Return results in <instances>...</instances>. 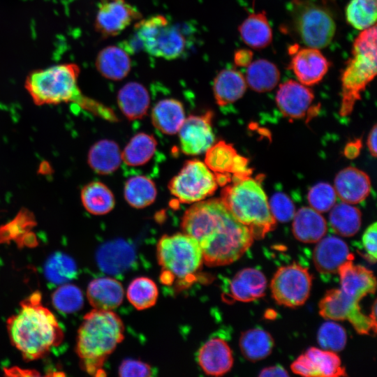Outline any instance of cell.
Segmentation results:
<instances>
[{"mask_svg":"<svg viewBox=\"0 0 377 377\" xmlns=\"http://www.w3.org/2000/svg\"><path fill=\"white\" fill-rule=\"evenodd\" d=\"M157 194L155 184L145 176L129 178L124 186V198L126 202L136 209L145 208L151 205Z\"/></svg>","mask_w":377,"mask_h":377,"instance_id":"obj_38","label":"cell"},{"mask_svg":"<svg viewBox=\"0 0 377 377\" xmlns=\"http://www.w3.org/2000/svg\"><path fill=\"white\" fill-rule=\"evenodd\" d=\"M157 142L153 135L139 133L134 135L121 153V161L129 166L146 164L154 156Z\"/></svg>","mask_w":377,"mask_h":377,"instance_id":"obj_37","label":"cell"},{"mask_svg":"<svg viewBox=\"0 0 377 377\" xmlns=\"http://www.w3.org/2000/svg\"><path fill=\"white\" fill-rule=\"evenodd\" d=\"M333 230L342 237H352L360 230L362 222L360 211L346 202L334 205L329 216Z\"/></svg>","mask_w":377,"mask_h":377,"instance_id":"obj_36","label":"cell"},{"mask_svg":"<svg viewBox=\"0 0 377 377\" xmlns=\"http://www.w3.org/2000/svg\"><path fill=\"white\" fill-rule=\"evenodd\" d=\"M198 361L205 374L220 376L231 369L233 357L228 343L221 338L214 337L200 347Z\"/></svg>","mask_w":377,"mask_h":377,"instance_id":"obj_22","label":"cell"},{"mask_svg":"<svg viewBox=\"0 0 377 377\" xmlns=\"http://www.w3.org/2000/svg\"><path fill=\"white\" fill-rule=\"evenodd\" d=\"M124 290L121 283L111 277H101L88 285L87 296L96 309L112 310L122 302Z\"/></svg>","mask_w":377,"mask_h":377,"instance_id":"obj_24","label":"cell"},{"mask_svg":"<svg viewBox=\"0 0 377 377\" xmlns=\"http://www.w3.org/2000/svg\"><path fill=\"white\" fill-rule=\"evenodd\" d=\"M81 201L85 209L94 215H104L115 205L112 192L101 182H91L81 190Z\"/></svg>","mask_w":377,"mask_h":377,"instance_id":"obj_34","label":"cell"},{"mask_svg":"<svg viewBox=\"0 0 377 377\" xmlns=\"http://www.w3.org/2000/svg\"><path fill=\"white\" fill-rule=\"evenodd\" d=\"M212 112L191 115L185 119L178 133L182 151L189 156L205 152L214 143L212 128Z\"/></svg>","mask_w":377,"mask_h":377,"instance_id":"obj_15","label":"cell"},{"mask_svg":"<svg viewBox=\"0 0 377 377\" xmlns=\"http://www.w3.org/2000/svg\"><path fill=\"white\" fill-rule=\"evenodd\" d=\"M135 29L144 50L150 55L172 60L180 57L185 50L184 34L163 15L142 20Z\"/></svg>","mask_w":377,"mask_h":377,"instance_id":"obj_9","label":"cell"},{"mask_svg":"<svg viewBox=\"0 0 377 377\" xmlns=\"http://www.w3.org/2000/svg\"><path fill=\"white\" fill-rule=\"evenodd\" d=\"M287 371L281 365L266 367L261 370L259 376H288Z\"/></svg>","mask_w":377,"mask_h":377,"instance_id":"obj_50","label":"cell"},{"mask_svg":"<svg viewBox=\"0 0 377 377\" xmlns=\"http://www.w3.org/2000/svg\"><path fill=\"white\" fill-rule=\"evenodd\" d=\"M131 247L121 240L102 245L96 254L100 268L110 274H117L126 270L133 260Z\"/></svg>","mask_w":377,"mask_h":377,"instance_id":"obj_31","label":"cell"},{"mask_svg":"<svg viewBox=\"0 0 377 377\" xmlns=\"http://www.w3.org/2000/svg\"><path fill=\"white\" fill-rule=\"evenodd\" d=\"M156 256L165 272L180 279L195 274L204 263L198 242L184 232L162 236L156 246Z\"/></svg>","mask_w":377,"mask_h":377,"instance_id":"obj_8","label":"cell"},{"mask_svg":"<svg viewBox=\"0 0 377 377\" xmlns=\"http://www.w3.org/2000/svg\"><path fill=\"white\" fill-rule=\"evenodd\" d=\"M376 24L361 31L355 39L351 57L341 77L339 114H351L362 93L376 75Z\"/></svg>","mask_w":377,"mask_h":377,"instance_id":"obj_5","label":"cell"},{"mask_svg":"<svg viewBox=\"0 0 377 377\" xmlns=\"http://www.w3.org/2000/svg\"><path fill=\"white\" fill-rule=\"evenodd\" d=\"M205 153V163L215 176H227L232 182L251 174L248 158L239 155L231 144L220 140Z\"/></svg>","mask_w":377,"mask_h":377,"instance_id":"obj_13","label":"cell"},{"mask_svg":"<svg viewBox=\"0 0 377 377\" xmlns=\"http://www.w3.org/2000/svg\"><path fill=\"white\" fill-rule=\"evenodd\" d=\"M238 31L243 42L254 50L265 48L272 41V29L265 10L251 13Z\"/></svg>","mask_w":377,"mask_h":377,"instance_id":"obj_27","label":"cell"},{"mask_svg":"<svg viewBox=\"0 0 377 377\" xmlns=\"http://www.w3.org/2000/svg\"><path fill=\"white\" fill-rule=\"evenodd\" d=\"M7 330L11 343L27 361L46 356L64 337L54 315L43 305L39 291L21 302L20 311L7 320Z\"/></svg>","mask_w":377,"mask_h":377,"instance_id":"obj_2","label":"cell"},{"mask_svg":"<svg viewBox=\"0 0 377 377\" xmlns=\"http://www.w3.org/2000/svg\"><path fill=\"white\" fill-rule=\"evenodd\" d=\"M152 374L153 370L148 364L133 359L124 360L119 367V375L123 377H147Z\"/></svg>","mask_w":377,"mask_h":377,"instance_id":"obj_46","label":"cell"},{"mask_svg":"<svg viewBox=\"0 0 377 377\" xmlns=\"http://www.w3.org/2000/svg\"><path fill=\"white\" fill-rule=\"evenodd\" d=\"M80 69L75 64L54 65L31 71L25 80V89L38 105L83 101L77 78Z\"/></svg>","mask_w":377,"mask_h":377,"instance_id":"obj_6","label":"cell"},{"mask_svg":"<svg viewBox=\"0 0 377 377\" xmlns=\"http://www.w3.org/2000/svg\"><path fill=\"white\" fill-rule=\"evenodd\" d=\"M183 232L193 237L209 267L227 265L239 259L250 248V230L232 215L221 198L203 200L186 210L181 223Z\"/></svg>","mask_w":377,"mask_h":377,"instance_id":"obj_1","label":"cell"},{"mask_svg":"<svg viewBox=\"0 0 377 377\" xmlns=\"http://www.w3.org/2000/svg\"><path fill=\"white\" fill-rule=\"evenodd\" d=\"M253 54L249 49H241L235 52L234 62L239 67H247L253 61Z\"/></svg>","mask_w":377,"mask_h":377,"instance_id":"obj_48","label":"cell"},{"mask_svg":"<svg viewBox=\"0 0 377 377\" xmlns=\"http://www.w3.org/2000/svg\"><path fill=\"white\" fill-rule=\"evenodd\" d=\"M46 279L57 285L67 283L77 274V265L69 256L58 252L50 256L44 266Z\"/></svg>","mask_w":377,"mask_h":377,"instance_id":"obj_39","label":"cell"},{"mask_svg":"<svg viewBox=\"0 0 377 377\" xmlns=\"http://www.w3.org/2000/svg\"><path fill=\"white\" fill-rule=\"evenodd\" d=\"M269 210L276 221L288 222L295 214V208L292 200L284 193H276L268 202Z\"/></svg>","mask_w":377,"mask_h":377,"instance_id":"obj_45","label":"cell"},{"mask_svg":"<svg viewBox=\"0 0 377 377\" xmlns=\"http://www.w3.org/2000/svg\"><path fill=\"white\" fill-rule=\"evenodd\" d=\"M334 190L340 200L348 204L364 201L371 191V181L367 174L354 167L346 168L334 179Z\"/></svg>","mask_w":377,"mask_h":377,"instance_id":"obj_20","label":"cell"},{"mask_svg":"<svg viewBox=\"0 0 377 377\" xmlns=\"http://www.w3.org/2000/svg\"><path fill=\"white\" fill-rule=\"evenodd\" d=\"M313 99V93L307 86L293 80L281 84L276 95L279 110L284 116L293 119L304 117Z\"/></svg>","mask_w":377,"mask_h":377,"instance_id":"obj_18","label":"cell"},{"mask_svg":"<svg viewBox=\"0 0 377 377\" xmlns=\"http://www.w3.org/2000/svg\"><path fill=\"white\" fill-rule=\"evenodd\" d=\"M126 296L130 303L138 310L153 306L158 299V290L151 279L141 276L133 279L129 284Z\"/></svg>","mask_w":377,"mask_h":377,"instance_id":"obj_40","label":"cell"},{"mask_svg":"<svg viewBox=\"0 0 377 377\" xmlns=\"http://www.w3.org/2000/svg\"><path fill=\"white\" fill-rule=\"evenodd\" d=\"M376 133H377V126L374 125L370 131L368 139H367V146L370 154L374 157L376 156Z\"/></svg>","mask_w":377,"mask_h":377,"instance_id":"obj_51","label":"cell"},{"mask_svg":"<svg viewBox=\"0 0 377 377\" xmlns=\"http://www.w3.org/2000/svg\"><path fill=\"white\" fill-rule=\"evenodd\" d=\"M293 373L309 377H338L347 376L339 357L335 352L311 347L291 364Z\"/></svg>","mask_w":377,"mask_h":377,"instance_id":"obj_14","label":"cell"},{"mask_svg":"<svg viewBox=\"0 0 377 377\" xmlns=\"http://www.w3.org/2000/svg\"><path fill=\"white\" fill-rule=\"evenodd\" d=\"M376 228L377 225L374 222L367 228L362 236V244L367 252L366 258L373 263L376 260Z\"/></svg>","mask_w":377,"mask_h":377,"instance_id":"obj_47","label":"cell"},{"mask_svg":"<svg viewBox=\"0 0 377 377\" xmlns=\"http://www.w3.org/2000/svg\"><path fill=\"white\" fill-rule=\"evenodd\" d=\"M221 200L235 219L250 230L254 239L263 238L275 228L267 196L250 176L224 186Z\"/></svg>","mask_w":377,"mask_h":377,"instance_id":"obj_4","label":"cell"},{"mask_svg":"<svg viewBox=\"0 0 377 377\" xmlns=\"http://www.w3.org/2000/svg\"><path fill=\"white\" fill-rule=\"evenodd\" d=\"M98 71L104 77L114 81L124 79L131 68V61L122 48L110 45L102 49L96 59Z\"/></svg>","mask_w":377,"mask_h":377,"instance_id":"obj_29","label":"cell"},{"mask_svg":"<svg viewBox=\"0 0 377 377\" xmlns=\"http://www.w3.org/2000/svg\"><path fill=\"white\" fill-rule=\"evenodd\" d=\"M327 224L320 212L304 207L295 212L293 222L295 237L304 243H316L326 234Z\"/></svg>","mask_w":377,"mask_h":377,"instance_id":"obj_25","label":"cell"},{"mask_svg":"<svg viewBox=\"0 0 377 377\" xmlns=\"http://www.w3.org/2000/svg\"><path fill=\"white\" fill-rule=\"evenodd\" d=\"M346 333L339 324L327 321L318 330L317 340L320 346L327 350L338 352L342 350L346 344Z\"/></svg>","mask_w":377,"mask_h":377,"instance_id":"obj_43","label":"cell"},{"mask_svg":"<svg viewBox=\"0 0 377 377\" xmlns=\"http://www.w3.org/2000/svg\"><path fill=\"white\" fill-rule=\"evenodd\" d=\"M369 316L370 317L373 323L376 325V300H375L373 304L371 312Z\"/></svg>","mask_w":377,"mask_h":377,"instance_id":"obj_52","label":"cell"},{"mask_svg":"<svg viewBox=\"0 0 377 377\" xmlns=\"http://www.w3.org/2000/svg\"><path fill=\"white\" fill-rule=\"evenodd\" d=\"M313 260L318 272L324 274L338 273L339 268L346 262L353 260L346 243L335 236H328L318 242Z\"/></svg>","mask_w":377,"mask_h":377,"instance_id":"obj_19","label":"cell"},{"mask_svg":"<svg viewBox=\"0 0 377 377\" xmlns=\"http://www.w3.org/2000/svg\"><path fill=\"white\" fill-rule=\"evenodd\" d=\"M246 87L245 77L239 71L232 68L221 71L213 84L216 103L224 107L236 102L244 96Z\"/></svg>","mask_w":377,"mask_h":377,"instance_id":"obj_26","label":"cell"},{"mask_svg":"<svg viewBox=\"0 0 377 377\" xmlns=\"http://www.w3.org/2000/svg\"><path fill=\"white\" fill-rule=\"evenodd\" d=\"M292 55L289 68L304 85L318 84L329 70L330 62L320 49L310 47L298 48Z\"/></svg>","mask_w":377,"mask_h":377,"instance_id":"obj_17","label":"cell"},{"mask_svg":"<svg viewBox=\"0 0 377 377\" xmlns=\"http://www.w3.org/2000/svg\"><path fill=\"white\" fill-rule=\"evenodd\" d=\"M52 301L57 310L66 313L79 311L84 303L81 290L77 286L70 283L61 285L53 293Z\"/></svg>","mask_w":377,"mask_h":377,"instance_id":"obj_42","label":"cell"},{"mask_svg":"<svg viewBox=\"0 0 377 377\" xmlns=\"http://www.w3.org/2000/svg\"><path fill=\"white\" fill-rule=\"evenodd\" d=\"M246 82L249 87L258 93L272 90L280 79V72L272 62L260 59L253 61L247 67Z\"/></svg>","mask_w":377,"mask_h":377,"instance_id":"obj_33","label":"cell"},{"mask_svg":"<svg viewBox=\"0 0 377 377\" xmlns=\"http://www.w3.org/2000/svg\"><path fill=\"white\" fill-rule=\"evenodd\" d=\"M361 147L362 142L360 140L350 142L344 148V155L350 159L356 158L360 153Z\"/></svg>","mask_w":377,"mask_h":377,"instance_id":"obj_49","label":"cell"},{"mask_svg":"<svg viewBox=\"0 0 377 377\" xmlns=\"http://www.w3.org/2000/svg\"><path fill=\"white\" fill-rule=\"evenodd\" d=\"M267 279L263 273L255 268H244L238 272L230 282L229 291L232 300L251 302L265 295Z\"/></svg>","mask_w":377,"mask_h":377,"instance_id":"obj_23","label":"cell"},{"mask_svg":"<svg viewBox=\"0 0 377 377\" xmlns=\"http://www.w3.org/2000/svg\"><path fill=\"white\" fill-rule=\"evenodd\" d=\"M117 103L127 119H140L147 114L150 97L145 86L137 82H130L119 91Z\"/></svg>","mask_w":377,"mask_h":377,"instance_id":"obj_28","label":"cell"},{"mask_svg":"<svg viewBox=\"0 0 377 377\" xmlns=\"http://www.w3.org/2000/svg\"><path fill=\"white\" fill-rule=\"evenodd\" d=\"M341 290L360 302L376 291V280L373 272L364 266L354 265L353 260L343 263L338 270Z\"/></svg>","mask_w":377,"mask_h":377,"instance_id":"obj_21","label":"cell"},{"mask_svg":"<svg viewBox=\"0 0 377 377\" xmlns=\"http://www.w3.org/2000/svg\"><path fill=\"white\" fill-rule=\"evenodd\" d=\"M214 174L205 163L193 159L185 162L169 182L172 195L182 203H195L211 196L217 189Z\"/></svg>","mask_w":377,"mask_h":377,"instance_id":"obj_10","label":"cell"},{"mask_svg":"<svg viewBox=\"0 0 377 377\" xmlns=\"http://www.w3.org/2000/svg\"><path fill=\"white\" fill-rule=\"evenodd\" d=\"M124 325L112 310L94 309L87 313L78 329L76 353L83 370L103 376V366L124 339Z\"/></svg>","mask_w":377,"mask_h":377,"instance_id":"obj_3","label":"cell"},{"mask_svg":"<svg viewBox=\"0 0 377 377\" xmlns=\"http://www.w3.org/2000/svg\"><path fill=\"white\" fill-rule=\"evenodd\" d=\"M320 315L327 320H348L360 334L376 333V325L362 312L359 302L345 294L341 288L326 292L319 304Z\"/></svg>","mask_w":377,"mask_h":377,"instance_id":"obj_12","label":"cell"},{"mask_svg":"<svg viewBox=\"0 0 377 377\" xmlns=\"http://www.w3.org/2000/svg\"><path fill=\"white\" fill-rule=\"evenodd\" d=\"M151 117L154 126L167 135L178 133L186 119L183 105L175 98L157 102L151 110Z\"/></svg>","mask_w":377,"mask_h":377,"instance_id":"obj_30","label":"cell"},{"mask_svg":"<svg viewBox=\"0 0 377 377\" xmlns=\"http://www.w3.org/2000/svg\"><path fill=\"white\" fill-rule=\"evenodd\" d=\"M118 145L110 140H101L90 148L87 162L91 168L98 174L109 175L116 171L121 161Z\"/></svg>","mask_w":377,"mask_h":377,"instance_id":"obj_32","label":"cell"},{"mask_svg":"<svg viewBox=\"0 0 377 377\" xmlns=\"http://www.w3.org/2000/svg\"><path fill=\"white\" fill-rule=\"evenodd\" d=\"M139 17L138 10L125 0H101L95 27L103 36H115Z\"/></svg>","mask_w":377,"mask_h":377,"instance_id":"obj_16","label":"cell"},{"mask_svg":"<svg viewBox=\"0 0 377 377\" xmlns=\"http://www.w3.org/2000/svg\"><path fill=\"white\" fill-rule=\"evenodd\" d=\"M274 344L271 334L261 328L248 330L242 333L239 339L243 356L252 362L267 357L272 353Z\"/></svg>","mask_w":377,"mask_h":377,"instance_id":"obj_35","label":"cell"},{"mask_svg":"<svg viewBox=\"0 0 377 377\" xmlns=\"http://www.w3.org/2000/svg\"><path fill=\"white\" fill-rule=\"evenodd\" d=\"M290 8L293 29L304 45L321 49L330 44L336 23L327 8L313 0H292Z\"/></svg>","mask_w":377,"mask_h":377,"instance_id":"obj_7","label":"cell"},{"mask_svg":"<svg viewBox=\"0 0 377 377\" xmlns=\"http://www.w3.org/2000/svg\"><path fill=\"white\" fill-rule=\"evenodd\" d=\"M312 276L306 267L297 263L279 267L270 284L274 300L280 305L300 306L307 300Z\"/></svg>","mask_w":377,"mask_h":377,"instance_id":"obj_11","label":"cell"},{"mask_svg":"<svg viewBox=\"0 0 377 377\" xmlns=\"http://www.w3.org/2000/svg\"><path fill=\"white\" fill-rule=\"evenodd\" d=\"M308 200L311 208L318 212H325L335 205L337 193L330 184L320 182L310 188Z\"/></svg>","mask_w":377,"mask_h":377,"instance_id":"obj_44","label":"cell"},{"mask_svg":"<svg viewBox=\"0 0 377 377\" xmlns=\"http://www.w3.org/2000/svg\"><path fill=\"white\" fill-rule=\"evenodd\" d=\"M377 0H351L346 8L348 23L362 31L376 24Z\"/></svg>","mask_w":377,"mask_h":377,"instance_id":"obj_41","label":"cell"}]
</instances>
